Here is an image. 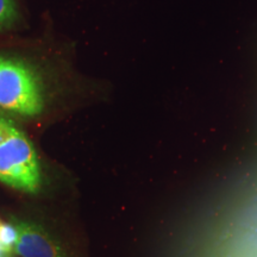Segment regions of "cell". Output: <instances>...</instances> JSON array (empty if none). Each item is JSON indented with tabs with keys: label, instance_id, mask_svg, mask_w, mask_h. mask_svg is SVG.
<instances>
[{
	"label": "cell",
	"instance_id": "cell-1",
	"mask_svg": "<svg viewBox=\"0 0 257 257\" xmlns=\"http://www.w3.org/2000/svg\"><path fill=\"white\" fill-rule=\"evenodd\" d=\"M44 107L40 78L27 63L0 54V110L36 117Z\"/></svg>",
	"mask_w": 257,
	"mask_h": 257
},
{
	"label": "cell",
	"instance_id": "cell-2",
	"mask_svg": "<svg viewBox=\"0 0 257 257\" xmlns=\"http://www.w3.org/2000/svg\"><path fill=\"white\" fill-rule=\"evenodd\" d=\"M0 181L28 193H36L41 187L37 153L31 141L19 128L0 144Z\"/></svg>",
	"mask_w": 257,
	"mask_h": 257
},
{
	"label": "cell",
	"instance_id": "cell-3",
	"mask_svg": "<svg viewBox=\"0 0 257 257\" xmlns=\"http://www.w3.org/2000/svg\"><path fill=\"white\" fill-rule=\"evenodd\" d=\"M17 231L12 251L17 257H70L67 250L40 224L14 219Z\"/></svg>",
	"mask_w": 257,
	"mask_h": 257
},
{
	"label": "cell",
	"instance_id": "cell-4",
	"mask_svg": "<svg viewBox=\"0 0 257 257\" xmlns=\"http://www.w3.org/2000/svg\"><path fill=\"white\" fill-rule=\"evenodd\" d=\"M18 19L15 0H0V29L12 27Z\"/></svg>",
	"mask_w": 257,
	"mask_h": 257
},
{
	"label": "cell",
	"instance_id": "cell-5",
	"mask_svg": "<svg viewBox=\"0 0 257 257\" xmlns=\"http://www.w3.org/2000/svg\"><path fill=\"white\" fill-rule=\"evenodd\" d=\"M17 231L14 225L0 224V248L4 252H9L14 249Z\"/></svg>",
	"mask_w": 257,
	"mask_h": 257
},
{
	"label": "cell",
	"instance_id": "cell-6",
	"mask_svg": "<svg viewBox=\"0 0 257 257\" xmlns=\"http://www.w3.org/2000/svg\"><path fill=\"white\" fill-rule=\"evenodd\" d=\"M17 128L14 121L10 120L5 115L0 114V144L11 137Z\"/></svg>",
	"mask_w": 257,
	"mask_h": 257
},
{
	"label": "cell",
	"instance_id": "cell-7",
	"mask_svg": "<svg viewBox=\"0 0 257 257\" xmlns=\"http://www.w3.org/2000/svg\"><path fill=\"white\" fill-rule=\"evenodd\" d=\"M0 224H2V223H0Z\"/></svg>",
	"mask_w": 257,
	"mask_h": 257
}]
</instances>
